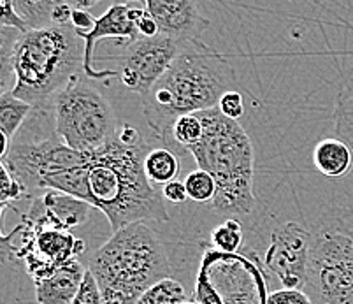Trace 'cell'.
I'll list each match as a JSON object with an SVG mask.
<instances>
[{"instance_id":"5","label":"cell","mask_w":353,"mask_h":304,"mask_svg":"<svg viewBox=\"0 0 353 304\" xmlns=\"http://www.w3.org/2000/svg\"><path fill=\"white\" fill-rule=\"evenodd\" d=\"M12 70V95L34 108L48 104L74 76L85 72V41L72 25L25 32L16 41Z\"/></svg>"},{"instance_id":"19","label":"cell","mask_w":353,"mask_h":304,"mask_svg":"<svg viewBox=\"0 0 353 304\" xmlns=\"http://www.w3.org/2000/svg\"><path fill=\"white\" fill-rule=\"evenodd\" d=\"M334 132L353 152V74L346 79L338 94L334 110Z\"/></svg>"},{"instance_id":"17","label":"cell","mask_w":353,"mask_h":304,"mask_svg":"<svg viewBox=\"0 0 353 304\" xmlns=\"http://www.w3.org/2000/svg\"><path fill=\"white\" fill-rule=\"evenodd\" d=\"M32 111H34V105L12 95V92L0 95V134L9 143H12Z\"/></svg>"},{"instance_id":"27","label":"cell","mask_w":353,"mask_h":304,"mask_svg":"<svg viewBox=\"0 0 353 304\" xmlns=\"http://www.w3.org/2000/svg\"><path fill=\"white\" fill-rule=\"evenodd\" d=\"M0 9H2V12H0V28H12V30H18L21 34L28 32L27 23L18 14L11 0H0Z\"/></svg>"},{"instance_id":"22","label":"cell","mask_w":353,"mask_h":304,"mask_svg":"<svg viewBox=\"0 0 353 304\" xmlns=\"http://www.w3.org/2000/svg\"><path fill=\"white\" fill-rule=\"evenodd\" d=\"M14 9L27 23L28 30H39L53 25L51 21V12H53L57 2H48V0H14Z\"/></svg>"},{"instance_id":"30","label":"cell","mask_w":353,"mask_h":304,"mask_svg":"<svg viewBox=\"0 0 353 304\" xmlns=\"http://www.w3.org/2000/svg\"><path fill=\"white\" fill-rule=\"evenodd\" d=\"M95 23H97V18H94L92 12L81 11V9H74L70 25L74 27L76 34H88V32L94 30Z\"/></svg>"},{"instance_id":"16","label":"cell","mask_w":353,"mask_h":304,"mask_svg":"<svg viewBox=\"0 0 353 304\" xmlns=\"http://www.w3.org/2000/svg\"><path fill=\"white\" fill-rule=\"evenodd\" d=\"M313 164L323 176L339 178L353 169V152L338 137H327L314 146Z\"/></svg>"},{"instance_id":"12","label":"cell","mask_w":353,"mask_h":304,"mask_svg":"<svg viewBox=\"0 0 353 304\" xmlns=\"http://www.w3.org/2000/svg\"><path fill=\"white\" fill-rule=\"evenodd\" d=\"M146 12L143 4H113L97 18L95 28L88 34H78L85 41V76L90 79H111L118 76V70L97 69L95 67V48L102 39H118L125 48L141 37V16Z\"/></svg>"},{"instance_id":"15","label":"cell","mask_w":353,"mask_h":304,"mask_svg":"<svg viewBox=\"0 0 353 304\" xmlns=\"http://www.w3.org/2000/svg\"><path fill=\"white\" fill-rule=\"evenodd\" d=\"M86 267L79 259L60 265L51 276L35 280V301L39 304H72L85 280Z\"/></svg>"},{"instance_id":"26","label":"cell","mask_w":353,"mask_h":304,"mask_svg":"<svg viewBox=\"0 0 353 304\" xmlns=\"http://www.w3.org/2000/svg\"><path fill=\"white\" fill-rule=\"evenodd\" d=\"M72 304H104L101 289H99L97 281H95L94 274L88 271V267H86V274L85 280H83L81 289H79L78 296L74 297Z\"/></svg>"},{"instance_id":"24","label":"cell","mask_w":353,"mask_h":304,"mask_svg":"<svg viewBox=\"0 0 353 304\" xmlns=\"http://www.w3.org/2000/svg\"><path fill=\"white\" fill-rule=\"evenodd\" d=\"M185 187L188 192V199L195 203H213L216 195V183L210 172L195 169L185 178Z\"/></svg>"},{"instance_id":"23","label":"cell","mask_w":353,"mask_h":304,"mask_svg":"<svg viewBox=\"0 0 353 304\" xmlns=\"http://www.w3.org/2000/svg\"><path fill=\"white\" fill-rule=\"evenodd\" d=\"M211 245L223 254H239L243 245V225L239 220L227 219L211 230Z\"/></svg>"},{"instance_id":"8","label":"cell","mask_w":353,"mask_h":304,"mask_svg":"<svg viewBox=\"0 0 353 304\" xmlns=\"http://www.w3.org/2000/svg\"><path fill=\"white\" fill-rule=\"evenodd\" d=\"M54 127L69 148L94 153L104 148L118 132L113 105L81 74L53 97Z\"/></svg>"},{"instance_id":"32","label":"cell","mask_w":353,"mask_h":304,"mask_svg":"<svg viewBox=\"0 0 353 304\" xmlns=\"http://www.w3.org/2000/svg\"><path fill=\"white\" fill-rule=\"evenodd\" d=\"M72 12V2H57L53 12H51V21H53V25H70Z\"/></svg>"},{"instance_id":"21","label":"cell","mask_w":353,"mask_h":304,"mask_svg":"<svg viewBox=\"0 0 353 304\" xmlns=\"http://www.w3.org/2000/svg\"><path fill=\"white\" fill-rule=\"evenodd\" d=\"M187 290L181 281L174 278H165L146 290L137 301V304H185L187 303Z\"/></svg>"},{"instance_id":"18","label":"cell","mask_w":353,"mask_h":304,"mask_svg":"<svg viewBox=\"0 0 353 304\" xmlns=\"http://www.w3.org/2000/svg\"><path fill=\"white\" fill-rule=\"evenodd\" d=\"M146 176L150 183L157 188V185L165 187L167 183L176 181V176L179 172V159L178 153L169 148H155L148 153L146 162H144Z\"/></svg>"},{"instance_id":"25","label":"cell","mask_w":353,"mask_h":304,"mask_svg":"<svg viewBox=\"0 0 353 304\" xmlns=\"http://www.w3.org/2000/svg\"><path fill=\"white\" fill-rule=\"evenodd\" d=\"M0 169H2V210H8L11 201L14 203V201L21 199L23 195L28 194V190L18 178L9 172L6 165H2Z\"/></svg>"},{"instance_id":"3","label":"cell","mask_w":353,"mask_h":304,"mask_svg":"<svg viewBox=\"0 0 353 304\" xmlns=\"http://www.w3.org/2000/svg\"><path fill=\"white\" fill-rule=\"evenodd\" d=\"M204 123V136L188 148L199 169L210 172L216 183L213 210L236 219L253 211V145L239 121L230 120L218 108L197 113Z\"/></svg>"},{"instance_id":"7","label":"cell","mask_w":353,"mask_h":304,"mask_svg":"<svg viewBox=\"0 0 353 304\" xmlns=\"http://www.w3.org/2000/svg\"><path fill=\"white\" fill-rule=\"evenodd\" d=\"M304 292L313 304H353V211L320 220L313 232Z\"/></svg>"},{"instance_id":"9","label":"cell","mask_w":353,"mask_h":304,"mask_svg":"<svg viewBox=\"0 0 353 304\" xmlns=\"http://www.w3.org/2000/svg\"><path fill=\"white\" fill-rule=\"evenodd\" d=\"M268 278L256 257L204 248L194 301L199 304H268Z\"/></svg>"},{"instance_id":"28","label":"cell","mask_w":353,"mask_h":304,"mask_svg":"<svg viewBox=\"0 0 353 304\" xmlns=\"http://www.w3.org/2000/svg\"><path fill=\"white\" fill-rule=\"evenodd\" d=\"M218 110L225 114L230 120L239 121V118L245 114V101H243V95L237 90L227 92L223 97H221L220 104H218Z\"/></svg>"},{"instance_id":"29","label":"cell","mask_w":353,"mask_h":304,"mask_svg":"<svg viewBox=\"0 0 353 304\" xmlns=\"http://www.w3.org/2000/svg\"><path fill=\"white\" fill-rule=\"evenodd\" d=\"M268 304H313V301L304 290L281 289L271 292Z\"/></svg>"},{"instance_id":"20","label":"cell","mask_w":353,"mask_h":304,"mask_svg":"<svg viewBox=\"0 0 353 304\" xmlns=\"http://www.w3.org/2000/svg\"><path fill=\"white\" fill-rule=\"evenodd\" d=\"M202 136H204V123L197 113L178 118L172 127V152L188 153V148L197 145Z\"/></svg>"},{"instance_id":"11","label":"cell","mask_w":353,"mask_h":304,"mask_svg":"<svg viewBox=\"0 0 353 304\" xmlns=\"http://www.w3.org/2000/svg\"><path fill=\"white\" fill-rule=\"evenodd\" d=\"M313 232L301 223L276 227L265 250V267L281 281L283 289L304 290L307 283Z\"/></svg>"},{"instance_id":"6","label":"cell","mask_w":353,"mask_h":304,"mask_svg":"<svg viewBox=\"0 0 353 304\" xmlns=\"http://www.w3.org/2000/svg\"><path fill=\"white\" fill-rule=\"evenodd\" d=\"M86 160V153L69 148L54 127L53 101L35 105L30 116L16 134L2 165L14 178L32 190H43V183L54 174L78 168Z\"/></svg>"},{"instance_id":"14","label":"cell","mask_w":353,"mask_h":304,"mask_svg":"<svg viewBox=\"0 0 353 304\" xmlns=\"http://www.w3.org/2000/svg\"><path fill=\"white\" fill-rule=\"evenodd\" d=\"M143 6L157 21L160 34L187 48L201 44L202 32L210 25L194 0H146Z\"/></svg>"},{"instance_id":"34","label":"cell","mask_w":353,"mask_h":304,"mask_svg":"<svg viewBox=\"0 0 353 304\" xmlns=\"http://www.w3.org/2000/svg\"><path fill=\"white\" fill-rule=\"evenodd\" d=\"M185 304H199V303H197V301H187Z\"/></svg>"},{"instance_id":"2","label":"cell","mask_w":353,"mask_h":304,"mask_svg":"<svg viewBox=\"0 0 353 304\" xmlns=\"http://www.w3.org/2000/svg\"><path fill=\"white\" fill-rule=\"evenodd\" d=\"M237 81L229 62L204 44L183 51L160 81L141 97L148 127L172 150V127L185 114L214 110Z\"/></svg>"},{"instance_id":"1","label":"cell","mask_w":353,"mask_h":304,"mask_svg":"<svg viewBox=\"0 0 353 304\" xmlns=\"http://www.w3.org/2000/svg\"><path fill=\"white\" fill-rule=\"evenodd\" d=\"M150 152L144 141L128 146L114 136L104 148L86 153L81 165L48 178L43 190L86 201L105 214L113 232L146 220L169 222L163 195L150 183L144 169Z\"/></svg>"},{"instance_id":"31","label":"cell","mask_w":353,"mask_h":304,"mask_svg":"<svg viewBox=\"0 0 353 304\" xmlns=\"http://www.w3.org/2000/svg\"><path fill=\"white\" fill-rule=\"evenodd\" d=\"M162 195L163 199H167L169 203L174 204H183L188 199V192L187 187H185V181H171L167 183L165 187H162Z\"/></svg>"},{"instance_id":"10","label":"cell","mask_w":353,"mask_h":304,"mask_svg":"<svg viewBox=\"0 0 353 304\" xmlns=\"http://www.w3.org/2000/svg\"><path fill=\"white\" fill-rule=\"evenodd\" d=\"M187 50L192 48L183 46L181 43L162 34L157 37H139L132 44H128L120 57H117L118 76L125 88L143 97Z\"/></svg>"},{"instance_id":"4","label":"cell","mask_w":353,"mask_h":304,"mask_svg":"<svg viewBox=\"0 0 353 304\" xmlns=\"http://www.w3.org/2000/svg\"><path fill=\"white\" fill-rule=\"evenodd\" d=\"M104 304H137L144 292L171 278L172 267L162 241L144 222L117 230L88 259Z\"/></svg>"},{"instance_id":"33","label":"cell","mask_w":353,"mask_h":304,"mask_svg":"<svg viewBox=\"0 0 353 304\" xmlns=\"http://www.w3.org/2000/svg\"><path fill=\"white\" fill-rule=\"evenodd\" d=\"M137 28H139L141 37H157V35H160L159 25H157V21L153 20L148 11L141 16L139 23H137Z\"/></svg>"},{"instance_id":"13","label":"cell","mask_w":353,"mask_h":304,"mask_svg":"<svg viewBox=\"0 0 353 304\" xmlns=\"http://www.w3.org/2000/svg\"><path fill=\"white\" fill-rule=\"evenodd\" d=\"M30 229L32 239L21 259H25L27 273L34 281L51 276L60 265L67 264L72 259H79V255L86 250L85 241L70 234L69 230L54 229V227L43 229L35 225H30Z\"/></svg>"}]
</instances>
